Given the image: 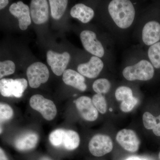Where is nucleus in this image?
<instances>
[{"label": "nucleus", "instance_id": "7", "mask_svg": "<svg viewBox=\"0 0 160 160\" xmlns=\"http://www.w3.org/2000/svg\"><path fill=\"white\" fill-rule=\"evenodd\" d=\"M29 105L32 109L39 112L47 121L53 120L57 113V109L53 102L41 95L32 96L29 100Z\"/></svg>", "mask_w": 160, "mask_h": 160}, {"label": "nucleus", "instance_id": "2", "mask_svg": "<svg viewBox=\"0 0 160 160\" xmlns=\"http://www.w3.org/2000/svg\"><path fill=\"white\" fill-rule=\"evenodd\" d=\"M121 70L123 77L129 82L149 81L156 73L146 52L139 49H135L126 56Z\"/></svg>", "mask_w": 160, "mask_h": 160}, {"label": "nucleus", "instance_id": "23", "mask_svg": "<svg viewBox=\"0 0 160 160\" xmlns=\"http://www.w3.org/2000/svg\"><path fill=\"white\" fill-rule=\"evenodd\" d=\"M92 103L95 107L102 114H105L107 111V105L106 98L102 94H96L92 97Z\"/></svg>", "mask_w": 160, "mask_h": 160}, {"label": "nucleus", "instance_id": "3", "mask_svg": "<svg viewBox=\"0 0 160 160\" xmlns=\"http://www.w3.org/2000/svg\"><path fill=\"white\" fill-rule=\"evenodd\" d=\"M133 30L141 46L148 48L160 41V20L149 7L141 11Z\"/></svg>", "mask_w": 160, "mask_h": 160}, {"label": "nucleus", "instance_id": "11", "mask_svg": "<svg viewBox=\"0 0 160 160\" xmlns=\"http://www.w3.org/2000/svg\"><path fill=\"white\" fill-rule=\"evenodd\" d=\"M70 59V54L67 52L61 54L49 50L47 53V63L53 73L58 76L63 74Z\"/></svg>", "mask_w": 160, "mask_h": 160}, {"label": "nucleus", "instance_id": "25", "mask_svg": "<svg viewBox=\"0 0 160 160\" xmlns=\"http://www.w3.org/2000/svg\"><path fill=\"white\" fill-rule=\"evenodd\" d=\"M13 111L11 106L7 104H0V120L1 123L11 119L13 116Z\"/></svg>", "mask_w": 160, "mask_h": 160}, {"label": "nucleus", "instance_id": "24", "mask_svg": "<svg viewBox=\"0 0 160 160\" xmlns=\"http://www.w3.org/2000/svg\"><path fill=\"white\" fill-rule=\"evenodd\" d=\"M15 65L10 60H6L0 62V78L13 74L15 71Z\"/></svg>", "mask_w": 160, "mask_h": 160}, {"label": "nucleus", "instance_id": "18", "mask_svg": "<svg viewBox=\"0 0 160 160\" xmlns=\"http://www.w3.org/2000/svg\"><path fill=\"white\" fill-rule=\"evenodd\" d=\"M38 136L34 132H29L18 138L15 146L19 151H25L34 149L37 145Z\"/></svg>", "mask_w": 160, "mask_h": 160}, {"label": "nucleus", "instance_id": "20", "mask_svg": "<svg viewBox=\"0 0 160 160\" xmlns=\"http://www.w3.org/2000/svg\"><path fill=\"white\" fill-rule=\"evenodd\" d=\"M51 15L56 20L61 18L66 11L68 1L67 0H49Z\"/></svg>", "mask_w": 160, "mask_h": 160}, {"label": "nucleus", "instance_id": "33", "mask_svg": "<svg viewBox=\"0 0 160 160\" xmlns=\"http://www.w3.org/2000/svg\"><path fill=\"white\" fill-rule=\"evenodd\" d=\"M134 160H144L141 159L139 158H135Z\"/></svg>", "mask_w": 160, "mask_h": 160}, {"label": "nucleus", "instance_id": "27", "mask_svg": "<svg viewBox=\"0 0 160 160\" xmlns=\"http://www.w3.org/2000/svg\"><path fill=\"white\" fill-rule=\"evenodd\" d=\"M138 102V99L135 97L129 101L122 102L120 104V109L124 112H128L131 111Z\"/></svg>", "mask_w": 160, "mask_h": 160}, {"label": "nucleus", "instance_id": "12", "mask_svg": "<svg viewBox=\"0 0 160 160\" xmlns=\"http://www.w3.org/2000/svg\"><path fill=\"white\" fill-rule=\"evenodd\" d=\"M116 140L123 149L130 152H136L138 150L140 140L137 135L131 129H123L118 132Z\"/></svg>", "mask_w": 160, "mask_h": 160}, {"label": "nucleus", "instance_id": "14", "mask_svg": "<svg viewBox=\"0 0 160 160\" xmlns=\"http://www.w3.org/2000/svg\"><path fill=\"white\" fill-rule=\"evenodd\" d=\"M9 12L15 17L17 18L20 29L25 30L31 24L30 9L29 6L23 2L13 3L9 7Z\"/></svg>", "mask_w": 160, "mask_h": 160}, {"label": "nucleus", "instance_id": "21", "mask_svg": "<svg viewBox=\"0 0 160 160\" xmlns=\"http://www.w3.org/2000/svg\"><path fill=\"white\" fill-rule=\"evenodd\" d=\"M92 89L97 94H106L111 88L110 81L106 78H101L94 81L92 84Z\"/></svg>", "mask_w": 160, "mask_h": 160}, {"label": "nucleus", "instance_id": "22", "mask_svg": "<svg viewBox=\"0 0 160 160\" xmlns=\"http://www.w3.org/2000/svg\"><path fill=\"white\" fill-rule=\"evenodd\" d=\"M116 99L119 102H125L135 97L132 89L129 86H119L115 92Z\"/></svg>", "mask_w": 160, "mask_h": 160}, {"label": "nucleus", "instance_id": "13", "mask_svg": "<svg viewBox=\"0 0 160 160\" xmlns=\"http://www.w3.org/2000/svg\"><path fill=\"white\" fill-rule=\"evenodd\" d=\"M74 103L78 111L84 120L93 122L98 118V112L90 98L83 96L75 100Z\"/></svg>", "mask_w": 160, "mask_h": 160}, {"label": "nucleus", "instance_id": "19", "mask_svg": "<svg viewBox=\"0 0 160 160\" xmlns=\"http://www.w3.org/2000/svg\"><path fill=\"white\" fill-rule=\"evenodd\" d=\"M146 52L155 70H160V41L148 47Z\"/></svg>", "mask_w": 160, "mask_h": 160}, {"label": "nucleus", "instance_id": "32", "mask_svg": "<svg viewBox=\"0 0 160 160\" xmlns=\"http://www.w3.org/2000/svg\"><path fill=\"white\" fill-rule=\"evenodd\" d=\"M126 160H134V158H129Z\"/></svg>", "mask_w": 160, "mask_h": 160}, {"label": "nucleus", "instance_id": "8", "mask_svg": "<svg viewBox=\"0 0 160 160\" xmlns=\"http://www.w3.org/2000/svg\"><path fill=\"white\" fill-rule=\"evenodd\" d=\"M26 75L31 88H38L49 79V72L47 66L40 62L32 63L27 68Z\"/></svg>", "mask_w": 160, "mask_h": 160}, {"label": "nucleus", "instance_id": "6", "mask_svg": "<svg viewBox=\"0 0 160 160\" xmlns=\"http://www.w3.org/2000/svg\"><path fill=\"white\" fill-rule=\"evenodd\" d=\"M27 86L28 82L25 78L2 79L0 81V92L5 97L20 98Z\"/></svg>", "mask_w": 160, "mask_h": 160}, {"label": "nucleus", "instance_id": "29", "mask_svg": "<svg viewBox=\"0 0 160 160\" xmlns=\"http://www.w3.org/2000/svg\"><path fill=\"white\" fill-rule=\"evenodd\" d=\"M0 160H8V158L2 148L0 149Z\"/></svg>", "mask_w": 160, "mask_h": 160}, {"label": "nucleus", "instance_id": "1", "mask_svg": "<svg viewBox=\"0 0 160 160\" xmlns=\"http://www.w3.org/2000/svg\"><path fill=\"white\" fill-rule=\"evenodd\" d=\"M105 11L109 34L119 40L134 29L141 12L138 2L130 0L108 1Z\"/></svg>", "mask_w": 160, "mask_h": 160}, {"label": "nucleus", "instance_id": "9", "mask_svg": "<svg viewBox=\"0 0 160 160\" xmlns=\"http://www.w3.org/2000/svg\"><path fill=\"white\" fill-rule=\"evenodd\" d=\"M113 149V142L110 137L106 135L97 134L90 140L89 149L95 157H102L109 153Z\"/></svg>", "mask_w": 160, "mask_h": 160}, {"label": "nucleus", "instance_id": "4", "mask_svg": "<svg viewBox=\"0 0 160 160\" xmlns=\"http://www.w3.org/2000/svg\"><path fill=\"white\" fill-rule=\"evenodd\" d=\"M80 39L84 49L95 56L105 60L109 70H114V46L104 44L98 38L97 34L91 30H84L80 35Z\"/></svg>", "mask_w": 160, "mask_h": 160}, {"label": "nucleus", "instance_id": "15", "mask_svg": "<svg viewBox=\"0 0 160 160\" xmlns=\"http://www.w3.org/2000/svg\"><path fill=\"white\" fill-rule=\"evenodd\" d=\"M30 14L33 22L42 24L49 18V7L46 0H32L30 4Z\"/></svg>", "mask_w": 160, "mask_h": 160}, {"label": "nucleus", "instance_id": "10", "mask_svg": "<svg viewBox=\"0 0 160 160\" xmlns=\"http://www.w3.org/2000/svg\"><path fill=\"white\" fill-rule=\"evenodd\" d=\"M105 62L98 57L92 56L88 62L78 66V72L85 77L93 79L97 78L105 67Z\"/></svg>", "mask_w": 160, "mask_h": 160}, {"label": "nucleus", "instance_id": "35", "mask_svg": "<svg viewBox=\"0 0 160 160\" xmlns=\"http://www.w3.org/2000/svg\"><path fill=\"white\" fill-rule=\"evenodd\" d=\"M109 110H110V111H112V109L111 108H110V109H109Z\"/></svg>", "mask_w": 160, "mask_h": 160}, {"label": "nucleus", "instance_id": "26", "mask_svg": "<svg viewBox=\"0 0 160 160\" xmlns=\"http://www.w3.org/2000/svg\"><path fill=\"white\" fill-rule=\"evenodd\" d=\"M143 122L146 129L152 130L157 124V118L150 112H146L143 115Z\"/></svg>", "mask_w": 160, "mask_h": 160}, {"label": "nucleus", "instance_id": "28", "mask_svg": "<svg viewBox=\"0 0 160 160\" xmlns=\"http://www.w3.org/2000/svg\"><path fill=\"white\" fill-rule=\"evenodd\" d=\"M157 118V124L154 129H152L153 133L158 137H160V114Z\"/></svg>", "mask_w": 160, "mask_h": 160}, {"label": "nucleus", "instance_id": "31", "mask_svg": "<svg viewBox=\"0 0 160 160\" xmlns=\"http://www.w3.org/2000/svg\"><path fill=\"white\" fill-rule=\"evenodd\" d=\"M40 160H51L50 159H49V158L47 157H43L42 158H41V159Z\"/></svg>", "mask_w": 160, "mask_h": 160}, {"label": "nucleus", "instance_id": "16", "mask_svg": "<svg viewBox=\"0 0 160 160\" xmlns=\"http://www.w3.org/2000/svg\"><path fill=\"white\" fill-rule=\"evenodd\" d=\"M62 80L66 85L71 86L80 91H85L87 89L85 77L72 69L65 70L63 74Z\"/></svg>", "mask_w": 160, "mask_h": 160}, {"label": "nucleus", "instance_id": "30", "mask_svg": "<svg viewBox=\"0 0 160 160\" xmlns=\"http://www.w3.org/2000/svg\"><path fill=\"white\" fill-rule=\"evenodd\" d=\"M9 1L8 0H1L0 1V9H2L7 6Z\"/></svg>", "mask_w": 160, "mask_h": 160}, {"label": "nucleus", "instance_id": "5", "mask_svg": "<svg viewBox=\"0 0 160 160\" xmlns=\"http://www.w3.org/2000/svg\"><path fill=\"white\" fill-rule=\"evenodd\" d=\"M49 139L55 147H63L68 150H73L79 146L80 137L78 132L72 130L59 129L52 132Z\"/></svg>", "mask_w": 160, "mask_h": 160}, {"label": "nucleus", "instance_id": "17", "mask_svg": "<svg viewBox=\"0 0 160 160\" xmlns=\"http://www.w3.org/2000/svg\"><path fill=\"white\" fill-rule=\"evenodd\" d=\"M70 15L72 18L79 20L81 22H89L95 16V12L91 7L82 3L76 4L72 8Z\"/></svg>", "mask_w": 160, "mask_h": 160}, {"label": "nucleus", "instance_id": "34", "mask_svg": "<svg viewBox=\"0 0 160 160\" xmlns=\"http://www.w3.org/2000/svg\"><path fill=\"white\" fill-rule=\"evenodd\" d=\"M158 157H159V159L160 160V151L159 153Z\"/></svg>", "mask_w": 160, "mask_h": 160}]
</instances>
